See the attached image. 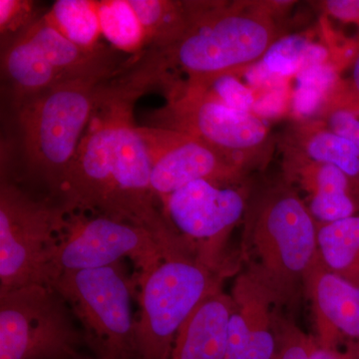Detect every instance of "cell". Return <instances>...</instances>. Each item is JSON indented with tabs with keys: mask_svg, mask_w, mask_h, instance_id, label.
Segmentation results:
<instances>
[{
	"mask_svg": "<svg viewBox=\"0 0 359 359\" xmlns=\"http://www.w3.org/2000/svg\"><path fill=\"white\" fill-rule=\"evenodd\" d=\"M135 102L106 82L59 193L62 208L128 222L150 231L170 254L189 252L159 208L147 148L133 119Z\"/></svg>",
	"mask_w": 359,
	"mask_h": 359,
	"instance_id": "1",
	"label": "cell"
},
{
	"mask_svg": "<svg viewBox=\"0 0 359 359\" xmlns=\"http://www.w3.org/2000/svg\"><path fill=\"white\" fill-rule=\"evenodd\" d=\"M190 23L173 43L130 56L109 83L136 101L150 90L242 75L278 39L263 1H189Z\"/></svg>",
	"mask_w": 359,
	"mask_h": 359,
	"instance_id": "2",
	"label": "cell"
},
{
	"mask_svg": "<svg viewBox=\"0 0 359 359\" xmlns=\"http://www.w3.org/2000/svg\"><path fill=\"white\" fill-rule=\"evenodd\" d=\"M243 231L248 269L280 306H294L318 255V224L301 194L282 176L252 185Z\"/></svg>",
	"mask_w": 359,
	"mask_h": 359,
	"instance_id": "3",
	"label": "cell"
},
{
	"mask_svg": "<svg viewBox=\"0 0 359 359\" xmlns=\"http://www.w3.org/2000/svg\"><path fill=\"white\" fill-rule=\"evenodd\" d=\"M106 82H63L18 106L26 160L54 192L60 193Z\"/></svg>",
	"mask_w": 359,
	"mask_h": 359,
	"instance_id": "4",
	"label": "cell"
},
{
	"mask_svg": "<svg viewBox=\"0 0 359 359\" xmlns=\"http://www.w3.org/2000/svg\"><path fill=\"white\" fill-rule=\"evenodd\" d=\"M140 276L137 359H167L191 314L222 289L224 273L208 266L194 252H185L163 259Z\"/></svg>",
	"mask_w": 359,
	"mask_h": 359,
	"instance_id": "5",
	"label": "cell"
},
{
	"mask_svg": "<svg viewBox=\"0 0 359 359\" xmlns=\"http://www.w3.org/2000/svg\"><path fill=\"white\" fill-rule=\"evenodd\" d=\"M66 223L62 207L30 197L1 177L0 294L53 283V263Z\"/></svg>",
	"mask_w": 359,
	"mask_h": 359,
	"instance_id": "6",
	"label": "cell"
},
{
	"mask_svg": "<svg viewBox=\"0 0 359 359\" xmlns=\"http://www.w3.org/2000/svg\"><path fill=\"white\" fill-rule=\"evenodd\" d=\"M52 287L81 323L85 344L97 359H137L133 289L120 263L66 271Z\"/></svg>",
	"mask_w": 359,
	"mask_h": 359,
	"instance_id": "7",
	"label": "cell"
},
{
	"mask_svg": "<svg viewBox=\"0 0 359 359\" xmlns=\"http://www.w3.org/2000/svg\"><path fill=\"white\" fill-rule=\"evenodd\" d=\"M153 126L191 135L223 153L245 173L268 166L276 145L268 123L254 113L233 109L188 89L165 93Z\"/></svg>",
	"mask_w": 359,
	"mask_h": 359,
	"instance_id": "8",
	"label": "cell"
},
{
	"mask_svg": "<svg viewBox=\"0 0 359 359\" xmlns=\"http://www.w3.org/2000/svg\"><path fill=\"white\" fill-rule=\"evenodd\" d=\"M73 316L50 285L0 294V359H78L85 339Z\"/></svg>",
	"mask_w": 359,
	"mask_h": 359,
	"instance_id": "9",
	"label": "cell"
},
{
	"mask_svg": "<svg viewBox=\"0 0 359 359\" xmlns=\"http://www.w3.org/2000/svg\"><path fill=\"white\" fill-rule=\"evenodd\" d=\"M252 184L217 183L198 180L161 202L172 229L184 238L198 259L224 273V248L231 231L244 219Z\"/></svg>",
	"mask_w": 359,
	"mask_h": 359,
	"instance_id": "10",
	"label": "cell"
},
{
	"mask_svg": "<svg viewBox=\"0 0 359 359\" xmlns=\"http://www.w3.org/2000/svg\"><path fill=\"white\" fill-rule=\"evenodd\" d=\"M173 256L142 226L102 215L66 212L65 231L54 259L53 283L66 271L105 268L123 259H132L143 275Z\"/></svg>",
	"mask_w": 359,
	"mask_h": 359,
	"instance_id": "11",
	"label": "cell"
},
{
	"mask_svg": "<svg viewBox=\"0 0 359 359\" xmlns=\"http://www.w3.org/2000/svg\"><path fill=\"white\" fill-rule=\"evenodd\" d=\"M151 163V181L160 204L198 180L241 183L248 174L223 153L191 135L156 126H139Z\"/></svg>",
	"mask_w": 359,
	"mask_h": 359,
	"instance_id": "12",
	"label": "cell"
},
{
	"mask_svg": "<svg viewBox=\"0 0 359 359\" xmlns=\"http://www.w3.org/2000/svg\"><path fill=\"white\" fill-rule=\"evenodd\" d=\"M313 306L316 339L323 348H339L344 340L359 346V287L335 275L316 255L304 278Z\"/></svg>",
	"mask_w": 359,
	"mask_h": 359,
	"instance_id": "13",
	"label": "cell"
},
{
	"mask_svg": "<svg viewBox=\"0 0 359 359\" xmlns=\"http://www.w3.org/2000/svg\"><path fill=\"white\" fill-rule=\"evenodd\" d=\"M283 177L302 191L316 224L332 223L359 214V187L330 165L283 155Z\"/></svg>",
	"mask_w": 359,
	"mask_h": 359,
	"instance_id": "14",
	"label": "cell"
},
{
	"mask_svg": "<svg viewBox=\"0 0 359 359\" xmlns=\"http://www.w3.org/2000/svg\"><path fill=\"white\" fill-rule=\"evenodd\" d=\"M22 34L41 51L62 82L108 81L124 65L104 45L85 49L73 43L52 27L43 14Z\"/></svg>",
	"mask_w": 359,
	"mask_h": 359,
	"instance_id": "15",
	"label": "cell"
},
{
	"mask_svg": "<svg viewBox=\"0 0 359 359\" xmlns=\"http://www.w3.org/2000/svg\"><path fill=\"white\" fill-rule=\"evenodd\" d=\"M233 309L231 294L212 292L184 323L167 359H224Z\"/></svg>",
	"mask_w": 359,
	"mask_h": 359,
	"instance_id": "16",
	"label": "cell"
},
{
	"mask_svg": "<svg viewBox=\"0 0 359 359\" xmlns=\"http://www.w3.org/2000/svg\"><path fill=\"white\" fill-rule=\"evenodd\" d=\"M276 143L283 155L337 168L359 187V148L320 120L297 121Z\"/></svg>",
	"mask_w": 359,
	"mask_h": 359,
	"instance_id": "17",
	"label": "cell"
},
{
	"mask_svg": "<svg viewBox=\"0 0 359 359\" xmlns=\"http://www.w3.org/2000/svg\"><path fill=\"white\" fill-rule=\"evenodd\" d=\"M231 297L245 320L250 359H271L276 344V318L282 308L266 283L250 269L233 283Z\"/></svg>",
	"mask_w": 359,
	"mask_h": 359,
	"instance_id": "18",
	"label": "cell"
},
{
	"mask_svg": "<svg viewBox=\"0 0 359 359\" xmlns=\"http://www.w3.org/2000/svg\"><path fill=\"white\" fill-rule=\"evenodd\" d=\"M1 72L16 106L63 83L41 51L23 34L11 40L2 50Z\"/></svg>",
	"mask_w": 359,
	"mask_h": 359,
	"instance_id": "19",
	"label": "cell"
},
{
	"mask_svg": "<svg viewBox=\"0 0 359 359\" xmlns=\"http://www.w3.org/2000/svg\"><path fill=\"white\" fill-rule=\"evenodd\" d=\"M318 252L330 271L359 287V214L318 224Z\"/></svg>",
	"mask_w": 359,
	"mask_h": 359,
	"instance_id": "20",
	"label": "cell"
},
{
	"mask_svg": "<svg viewBox=\"0 0 359 359\" xmlns=\"http://www.w3.org/2000/svg\"><path fill=\"white\" fill-rule=\"evenodd\" d=\"M129 4L145 32V50L173 43L190 23L189 1L129 0Z\"/></svg>",
	"mask_w": 359,
	"mask_h": 359,
	"instance_id": "21",
	"label": "cell"
},
{
	"mask_svg": "<svg viewBox=\"0 0 359 359\" xmlns=\"http://www.w3.org/2000/svg\"><path fill=\"white\" fill-rule=\"evenodd\" d=\"M47 22L65 39L85 49L101 45L100 21L94 0H57L43 14Z\"/></svg>",
	"mask_w": 359,
	"mask_h": 359,
	"instance_id": "22",
	"label": "cell"
},
{
	"mask_svg": "<svg viewBox=\"0 0 359 359\" xmlns=\"http://www.w3.org/2000/svg\"><path fill=\"white\" fill-rule=\"evenodd\" d=\"M96 7L101 34L111 46L131 56L145 50V32L129 0H101Z\"/></svg>",
	"mask_w": 359,
	"mask_h": 359,
	"instance_id": "23",
	"label": "cell"
},
{
	"mask_svg": "<svg viewBox=\"0 0 359 359\" xmlns=\"http://www.w3.org/2000/svg\"><path fill=\"white\" fill-rule=\"evenodd\" d=\"M332 132L359 148V100L348 93L340 79L316 118Z\"/></svg>",
	"mask_w": 359,
	"mask_h": 359,
	"instance_id": "24",
	"label": "cell"
},
{
	"mask_svg": "<svg viewBox=\"0 0 359 359\" xmlns=\"http://www.w3.org/2000/svg\"><path fill=\"white\" fill-rule=\"evenodd\" d=\"M313 41L308 36L289 35L280 37L271 45L259 63L273 76L285 80L297 76L308 63Z\"/></svg>",
	"mask_w": 359,
	"mask_h": 359,
	"instance_id": "25",
	"label": "cell"
},
{
	"mask_svg": "<svg viewBox=\"0 0 359 359\" xmlns=\"http://www.w3.org/2000/svg\"><path fill=\"white\" fill-rule=\"evenodd\" d=\"M276 344L271 359H311L318 344L313 335L304 332L292 320L278 313Z\"/></svg>",
	"mask_w": 359,
	"mask_h": 359,
	"instance_id": "26",
	"label": "cell"
},
{
	"mask_svg": "<svg viewBox=\"0 0 359 359\" xmlns=\"http://www.w3.org/2000/svg\"><path fill=\"white\" fill-rule=\"evenodd\" d=\"M36 4L28 0H0L1 39L22 34L41 16L36 15Z\"/></svg>",
	"mask_w": 359,
	"mask_h": 359,
	"instance_id": "27",
	"label": "cell"
},
{
	"mask_svg": "<svg viewBox=\"0 0 359 359\" xmlns=\"http://www.w3.org/2000/svg\"><path fill=\"white\" fill-rule=\"evenodd\" d=\"M224 359H250V342L242 314L236 308L229 321Z\"/></svg>",
	"mask_w": 359,
	"mask_h": 359,
	"instance_id": "28",
	"label": "cell"
},
{
	"mask_svg": "<svg viewBox=\"0 0 359 359\" xmlns=\"http://www.w3.org/2000/svg\"><path fill=\"white\" fill-rule=\"evenodd\" d=\"M316 4L325 15L356 25L359 30V0H325Z\"/></svg>",
	"mask_w": 359,
	"mask_h": 359,
	"instance_id": "29",
	"label": "cell"
},
{
	"mask_svg": "<svg viewBox=\"0 0 359 359\" xmlns=\"http://www.w3.org/2000/svg\"><path fill=\"white\" fill-rule=\"evenodd\" d=\"M311 359H358L355 349L349 346L346 351H340V348H323L318 346L314 351Z\"/></svg>",
	"mask_w": 359,
	"mask_h": 359,
	"instance_id": "30",
	"label": "cell"
},
{
	"mask_svg": "<svg viewBox=\"0 0 359 359\" xmlns=\"http://www.w3.org/2000/svg\"><path fill=\"white\" fill-rule=\"evenodd\" d=\"M344 85L348 93L359 100V56L353 65V76L351 79L344 80Z\"/></svg>",
	"mask_w": 359,
	"mask_h": 359,
	"instance_id": "31",
	"label": "cell"
},
{
	"mask_svg": "<svg viewBox=\"0 0 359 359\" xmlns=\"http://www.w3.org/2000/svg\"><path fill=\"white\" fill-rule=\"evenodd\" d=\"M78 359H97V358H89V356H85V355H82V354H80V356H79V358H78Z\"/></svg>",
	"mask_w": 359,
	"mask_h": 359,
	"instance_id": "32",
	"label": "cell"
},
{
	"mask_svg": "<svg viewBox=\"0 0 359 359\" xmlns=\"http://www.w3.org/2000/svg\"><path fill=\"white\" fill-rule=\"evenodd\" d=\"M354 349H355L356 355H358V358L359 359V346L355 347Z\"/></svg>",
	"mask_w": 359,
	"mask_h": 359,
	"instance_id": "33",
	"label": "cell"
}]
</instances>
